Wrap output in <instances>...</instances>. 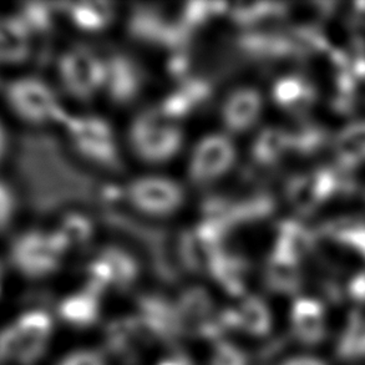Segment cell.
Wrapping results in <instances>:
<instances>
[{"mask_svg": "<svg viewBox=\"0 0 365 365\" xmlns=\"http://www.w3.org/2000/svg\"><path fill=\"white\" fill-rule=\"evenodd\" d=\"M13 165L20 198L38 216H48L71 203L116 197V191L103 187L76 168L59 140L48 133H21L13 146Z\"/></svg>", "mask_w": 365, "mask_h": 365, "instance_id": "obj_1", "label": "cell"}, {"mask_svg": "<svg viewBox=\"0 0 365 365\" xmlns=\"http://www.w3.org/2000/svg\"><path fill=\"white\" fill-rule=\"evenodd\" d=\"M128 140L133 153L151 165L166 163L182 148L183 133L178 123L158 108L140 113L133 119Z\"/></svg>", "mask_w": 365, "mask_h": 365, "instance_id": "obj_2", "label": "cell"}, {"mask_svg": "<svg viewBox=\"0 0 365 365\" xmlns=\"http://www.w3.org/2000/svg\"><path fill=\"white\" fill-rule=\"evenodd\" d=\"M63 125L66 128L71 148L81 158L110 173H123L119 146L114 131L106 120L94 115H68Z\"/></svg>", "mask_w": 365, "mask_h": 365, "instance_id": "obj_3", "label": "cell"}, {"mask_svg": "<svg viewBox=\"0 0 365 365\" xmlns=\"http://www.w3.org/2000/svg\"><path fill=\"white\" fill-rule=\"evenodd\" d=\"M3 93L5 103L11 113L30 126L64 123L68 118L54 90L44 80L34 75L10 81L4 85Z\"/></svg>", "mask_w": 365, "mask_h": 365, "instance_id": "obj_4", "label": "cell"}, {"mask_svg": "<svg viewBox=\"0 0 365 365\" xmlns=\"http://www.w3.org/2000/svg\"><path fill=\"white\" fill-rule=\"evenodd\" d=\"M68 248L59 235L30 228L13 237L9 245L10 264L28 278H43L59 269Z\"/></svg>", "mask_w": 365, "mask_h": 365, "instance_id": "obj_5", "label": "cell"}, {"mask_svg": "<svg viewBox=\"0 0 365 365\" xmlns=\"http://www.w3.org/2000/svg\"><path fill=\"white\" fill-rule=\"evenodd\" d=\"M58 74L63 89L79 101H90L104 89V58L84 45L65 51L58 60Z\"/></svg>", "mask_w": 365, "mask_h": 365, "instance_id": "obj_6", "label": "cell"}, {"mask_svg": "<svg viewBox=\"0 0 365 365\" xmlns=\"http://www.w3.org/2000/svg\"><path fill=\"white\" fill-rule=\"evenodd\" d=\"M51 334V319L44 312L21 317L0 336V359L30 364L43 356Z\"/></svg>", "mask_w": 365, "mask_h": 365, "instance_id": "obj_7", "label": "cell"}, {"mask_svg": "<svg viewBox=\"0 0 365 365\" xmlns=\"http://www.w3.org/2000/svg\"><path fill=\"white\" fill-rule=\"evenodd\" d=\"M123 196L131 207L150 217H168L185 202L183 188L163 176H143L128 183Z\"/></svg>", "mask_w": 365, "mask_h": 365, "instance_id": "obj_8", "label": "cell"}, {"mask_svg": "<svg viewBox=\"0 0 365 365\" xmlns=\"http://www.w3.org/2000/svg\"><path fill=\"white\" fill-rule=\"evenodd\" d=\"M85 288L101 297L109 287L125 291L133 286L140 273L138 262L121 247L106 246L88 266Z\"/></svg>", "mask_w": 365, "mask_h": 365, "instance_id": "obj_9", "label": "cell"}, {"mask_svg": "<svg viewBox=\"0 0 365 365\" xmlns=\"http://www.w3.org/2000/svg\"><path fill=\"white\" fill-rule=\"evenodd\" d=\"M175 308L183 336L218 339L226 333L221 312H216L212 297L203 287L185 289L175 303Z\"/></svg>", "mask_w": 365, "mask_h": 365, "instance_id": "obj_10", "label": "cell"}, {"mask_svg": "<svg viewBox=\"0 0 365 365\" xmlns=\"http://www.w3.org/2000/svg\"><path fill=\"white\" fill-rule=\"evenodd\" d=\"M236 158V146L227 135H208L193 148L188 163V178L196 186L208 185L225 176Z\"/></svg>", "mask_w": 365, "mask_h": 365, "instance_id": "obj_11", "label": "cell"}, {"mask_svg": "<svg viewBox=\"0 0 365 365\" xmlns=\"http://www.w3.org/2000/svg\"><path fill=\"white\" fill-rule=\"evenodd\" d=\"M104 89L114 104H133L143 93L146 84V71L138 60L128 53L113 51L105 56Z\"/></svg>", "mask_w": 365, "mask_h": 365, "instance_id": "obj_12", "label": "cell"}, {"mask_svg": "<svg viewBox=\"0 0 365 365\" xmlns=\"http://www.w3.org/2000/svg\"><path fill=\"white\" fill-rule=\"evenodd\" d=\"M156 341L138 316L126 317L110 323L105 331V346L123 365H136L146 346Z\"/></svg>", "mask_w": 365, "mask_h": 365, "instance_id": "obj_13", "label": "cell"}, {"mask_svg": "<svg viewBox=\"0 0 365 365\" xmlns=\"http://www.w3.org/2000/svg\"><path fill=\"white\" fill-rule=\"evenodd\" d=\"M138 316L158 343L173 344L183 336L175 304L158 294H146L138 301Z\"/></svg>", "mask_w": 365, "mask_h": 365, "instance_id": "obj_14", "label": "cell"}, {"mask_svg": "<svg viewBox=\"0 0 365 365\" xmlns=\"http://www.w3.org/2000/svg\"><path fill=\"white\" fill-rule=\"evenodd\" d=\"M262 109L263 99L258 90L251 86L233 90L221 109L223 128L231 133H246L259 120Z\"/></svg>", "mask_w": 365, "mask_h": 365, "instance_id": "obj_15", "label": "cell"}, {"mask_svg": "<svg viewBox=\"0 0 365 365\" xmlns=\"http://www.w3.org/2000/svg\"><path fill=\"white\" fill-rule=\"evenodd\" d=\"M251 264L240 252L220 247L213 252L208 262L207 272L228 294L240 297L246 292L247 278Z\"/></svg>", "mask_w": 365, "mask_h": 365, "instance_id": "obj_16", "label": "cell"}, {"mask_svg": "<svg viewBox=\"0 0 365 365\" xmlns=\"http://www.w3.org/2000/svg\"><path fill=\"white\" fill-rule=\"evenodd\" d=\"M33 38L16 15H0V65H19L33 55Z\"/></svg>", "mask_w": 365, "mask_h": 365, "instance_id": "obj_17", "label": "cell"}, {"mask_svg": "<svg viewBox=\"0 0 365 365\" xmlns=\"http://www.w3.org/2000/svg\"><path fill=\"white\" fill-rule=\"evenodd\" d=\"M292 328L294 336L307 346H314L324 339V309L321 303L309 298H299L292 307Z\"/></svg>", "mask_w": 365, "mask_h": 365, "instance_id": "obj_18", "label": "cell"}, {"mask_svg": "<svg viewBox=\"0 0 365 365\" xmlns=\"http://www.w3.org/2000/svg\"><path fill=\"white\" fill-rule=\"evenodd\" d=\"M264 282L269 291L282 294L296 293L301 286L297 261L278 252H272L267 259Z\"/></svg>", "mask_w": 365, "mask_h": 365, "instance_id": "obj_19", "label": "cell"}, {"mask_svg": "<svg viewBox=\"0 0 365 365\" xmlns=\"http://www.w3.org/2000/svg\"><path fill=\"white\" fill-rule=\"evenodd\" d=\"M272 98L281 109L292 114H301L311 105L313 91L306 80L296 75H288L274 83Z\"/></svg>", "mask_w": 365, "mask_h": 365, "instance_id": "obj_20", "label": "cell"}, {"mask_svg": "<svg viewBox=\"0 0 365 365\" xmlns=\"http://www.w3.org/2000/svg\"><path fill=\"white\" fill-rule=\"evenodd\" d=\"M59 314L63 321L76 328L95 324L100 316V297L88 289L65 298L60 303Z\"/></svg>", "mask_w": 365, "mask_h": 365, "instance_id": "obj_21", "label": "cell"}, {"mask_svg": "<svg viewBox=\"0 0 365 365\" xmlns=\"http://www.w3.org/2000/svg\"><path fill=\"white\" fill-rule=\"evenodd\" d=\"M70 19L79 29L101 31L114 20L115 10L108 1H81L66 3L65 10Z\"/></svg>", "mask_w": 365, "mask_h": 365, "instance_id": "obj_22", "label": "cell"}, {"mask_svg": "<svg viewBox=\"0 0 365 365\" xmlns=\"http://www.w3.org/2000/svg\"><path fill=\"white\" fill-rule=\"evenodd\" d=\"M291 148V135L279 128H266L252 143L251 158L258 168L272 166Z\"/></svg>", "mask_w": 365, "mask_h": 365, "instance_id": "obj_23", "label": "cell"}, {"mask_svg": "<svg viewBox=\"0 0 365 365\" xmlns=\"http://www.w3.org/2000/svg\"><path fill=\"white\" fill-rule=\"evenodd\" d=\"M235 311L240 331L255 336H264L271 331V312L259 297H247Z\"/></svg>", "mask_w": 365, "mask_h": 365, "instance_id": "obj_24", "label": "cell"}, {"mask_svg": "<svg viewBox=\"0 0 365 365\" xmlns=\"http://www.w3.org/2000/svg\"><path fill=\"white\" fill-rule=\"evenodd\" d=\"M63 4L26 1L19 5L15 15L24 24L31 38L49 35L54 28L55 11L61 9Z\"/></svg>", "mask_w": 365, "mask_h": 365, "instance_id": "obj_25", "label": "cell"}, {"mask_svg": "<svg viewBox=\"0 0 365 365\" xmlns=\"http://www.w3.org/2000/svg\"><path fill=\"white\" fill-rule=\"evenodd\" d=\"M283 5L276 3H238L227 10L233 23L245 28V30L256 29L263 20L279 14Z\"/></svg>", "mask_w": 365, "mask_h": 365, "instance_id": "obj_26", "label": "cell"}, {"mask_svg": "<svg viewBox=\"0 0 365 365\" xmlns=\"http://www.w3.org/2000/svg\"><path fill=\"white\" fill-rule=\"evenodd\" d=\"M55 232L69 251L73 247L84 246L89 242L94 235V227L91 220L83 213L69 212L63 217Z\"/></svg>", "mask_w": 365, "mask_h": 365, "instance_id": "obj_27", "label": "cell"}, {"mask_svg": "<svg viewBox=\"0 0 365 365\" xmlns=\"http://www.w3.org/2000/svg\"><path fill=\"white\" fill-rule=\"evenodd\" d=\"M336 351L341 359L365 358V317L356 312L351 314Z\"/></svg>", "mask_w": 365, "mask_h": 365, "instance_id": "obj_28", "label": "cell"}, {"mask_svg": "<svg viewBox=\"0 0 365 365\" xmlns=\"http://www.w3.org/2000/svg\"><path fill=\"white\" fill-rule=\"evenodd\" d=\"M19 192L15 185L0 178V235L9 231L20 208Z\"/></svg>", "mask_w": 365, "mask_h": 365, "instance_id": "obj_29", "label": "cell"}, {"mask_svg": "<svg viewBox=\"0 0 365 365\" xmlns=\"http://www.w3.org/2000/svg\"><path fill=\"white\" fill-rule=\"evenodd\" d=\"M211 365H248V358L232 343L220 341L215 346Z\"/></svg>", "mask_w": 365, "mask_h": 365, "instance_id": "obj_30", "label": "cell"}, {"mask_svg": "<svg viewBox=\"0 0 365 365\" xmlns=\"http://www.w3.org/2000/svg\"><path fill=\"white\" fill-rule=\"evenodd\" d=\"M59 365H105V361L99 351H79L69 354Z\"/></svg>", "mask_w": 365, "mask_h": 365, "instance_id": "obj_31", "label": "cell"}, {"mask_svg": "<svg viewBox=\"0 0 365 365\" xmlns=\"http://www.w3.org/2000/svg\"><path fill=\"white\" fill-rule=\"evenodd\" d=\"M351 296L356 301L365 302V274L356 277L351 283Z\"/></svg>", "mask_w": 365, "mask_h": 365, "instance_id": "obj_32", "label": "cell"}, {"mask_svg": "<svg viewBox=\"0 0 365 365\" xmlns=\"http://www.w3.org/2000/svg\"><path fill=\"white\" fill-rule=\"evenodd\" d=\"M10 140L8 131L5 128L4 123L0 120V165L3 163L5 158H8L10 151Z\"/></svg>", "mask_w": 365, "mask_h": 365, "instance_id": "obj_33", "label": "cell"}, {"mask_svg": "<svg viewBox=\"0 0 365 365\" xmlns=\"http://www.w3.org/2000/svg\"><path fill=\"white\" fill-rule=\"evenodd\" d=\"M282 365H326L323 361H318L317 358L309 356H301V358H293L291 361H286Z\"/></svg>", "mask_w": 365, "mask_h": 365, "instance_id": "obj_34", "label": "cell"}, {"mask_svg": "<svg viewBox=\"0 0 365 365\" xmlns=\"http://www.w3.org/2000/svg\"><path fill=\"white\" fill-rule=\"evenodd\" d=\"M158 365H192V361L187 356L178 354V356H173V358L165 359Z\"/></svg>", "mask_w": 365, "mask_h": 365, "instance_id": "obj_35", "label": "cell"}, {"mask_svg": "<svg viewBox=\"0 0 365 365\" xmlns=\"http://www.w3.org/2000/svg\"><path fill=\"white\" fill-rule=\"evenodd\" d=\"M3 272H4V267H3L1 262H0V279H1V276H3Z\"/></svg>", "mask_w": 365, "mask_h": 365, "instance_id": "obj_36", "label": "cell"}, {"mask_svg": "<svg viewBox=\"0 0 365 365\" xmlns=\"http://www.w3.org/2000/svg\"><path fill=\"white\" fill-rule=\"evenodd\" d=\"M0 86H1V83H0Z\"/></svg>", "mask_w": 365, "mask_h": 365, "instance_id": "obj_37", "label": "cell"}]
</instances>
